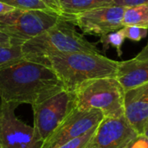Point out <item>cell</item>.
<instances>
[{"label":"cell","instance_id":"obj_1","mask_svg":"<svg viewBox=\"0 0 148 148\" xmlns=\"http://www.w3.org/2000/svg\"><path fill=\"white\" fill-rule=\"evenodd\" d=\"M64 89L48 65L23 59L0 69V100L19 105H36Z\"/></svg>","mask_w":148,"mask_h":148},{"label":"cell","instance_id":"obj_2","mask_svg":"<svg viewBox=\"0 0 148 148\" xmlns=\"http://www.w3.org/2000/svg\"><path fill=\"white\" fill-rule=\"evenodd\" d=\"M22 50L24 59L45 65L53 56L78 52L101 54L96 45L79 34L75 25L64 17L44 33L24 42Z\"/></svg>","mask_w":148,"mask_h":148},{"label":"cell","instance_id":"obj_3","mask_svg":"<svg viewBox=\"0 0 148 148\" xmlns=\"http://www.w3.org/2000/svg\"><path fill=\"white\" fill-rule=\"evenodd\" d=\"M47 65L55 71L64 89L74 93L87 81L116 77L119 62L101 54L78 52L50 56Z\"/></svg>","mask_w":148,"mask_h":148},{"label":"cell","instance_id":"obj_4","mask_svg":"<svg viewBox=\"0 0 148 148\" xmlns=\"http://www.w3.org/2000/svg\"><path fill=\"white\" fill-rule=\"evenodd\" d=\"M74 95L76 109H98L104 118L124 116L125 90L116 77L87 81L75 90Z\"/></svg>","mask_w":148,"mask_h":148},{"label":"cell","instance_id":"obj_5","mask_svg":"<svg viewBox=\"0 0 148 148\" xmlns=\"http://www.w3.org/2000/svg\"><path fill=\"white\" fill-rule=\"evenodd\" d=\"M63 16L57 12L40 10H15L0 16V29L23 42L56 24Z\"/></svg>","mask_w":148,"mask_h":148},{"label":"cell","instance_id":"obj_6","mask_svg":"<svg viewBox=\"0 0 148 148\" xmlns=\"http://www.w3.org/2000/svg\"><path fill=\"white\" fill-rule=\"evenodd\" d=\"M32 108L35 137L42 143L75 109V95L62 89L33 105Z\"/></svg>","mask_w":148,"mask_h":148},{"label":"cell","instance_id":"obj_7","mask_svg":"<svg viewBox=\"0 0 148 148\" xmlns=\"http://www.w3.org/2000/svg\"><path fill=\"white\" fill-rule=\"evenodd\" d=\"M103 119V114L98 109L79 110L75 108L62 124L42 143L40 148H59L97 127Z\"/></svg>","mask_w":148,"mask_h":148},{"label":"cell","instance_id":"obj_8","mask_svg":"<svg viewBox=\"0 0 148 148\" xmlns=\"http://www.w3.org/2000/svg\"><path fill=\"white\" fill-rule=\"evenodd\" d=\"M16 106L1 101L0 148H40L42 142L36 139L33 127L16 117Z\"/></svg>","mask_w":148,"mask_h":148},{"label":"cell","instance_id":"obj_9","mask_svg":"<svg viewBox=\"0 0 148 148\" xmlns=\"http://www.w3.org/2000/svg\"><path fill=\"white\" fill-rule=\"evenodd\" d=\"M125 7L111 5L93 9L66 18L84 33L100 36L122 29Z\"/></svg>","mask_w":148,"mask_h":148},{"label":"cell","instance_id":"obj_10","mask_svg":"<svg viewBox=\"0 0 148 148\" xmlns=\"http://www.w3.org/2000/svg\"><path fill=\"white\" fill-rule=\"evenodd\" d=\"M139 135L125 116L104 118L95 128L86 148H127Z\"/></svg>","mask_w":148,"mask_h":148},{"label":"cell","instance_id":"obj_11","mask_svg":"<svg viewBox=\"0 0 148 148\" xmlns=\"http://www.w3.org/2000/svg\"><path fill=\"white\" fill-rule=\"evenodd\" d=\"M124 116L130 126L142 134L148 122V82L125 91Z\"/></svg>","mask_w":148,"mask_h":148},{"label":"cell","instance_id":"obj_12","mask_svg":"<svg viewBox=\"0 0 148 148\" xmlns=\"http://www.w3.org/2000/svg\"><path fill=\"white\" fill-rule=\"evenodd\" d=\"M116 79L125 91L148 82V59L119 62Z\"/></svg>","mask_w":148,"mask_h":148},{"label":"cell","instance_id":"obj_13","mask_svg":"<svg viewBox=\"0 0 148 148\" xmlns=\"http://www.w3.org/2000/svg\"><path fill=\"white\" fill-rule=\"evenodd\" d=\"M114 0H57L61 15L64 18L93 9L114 5Z\"/></svg>","mask_w":148,"mask_h":148},{"label":"cell","instance_id":"obj_14","mask_svg":"<svg viewBox=\"0 0 148 148\" xmlns=\"http://www.w3.org/2000/svg\"><path fill=\"white\" fill-rule=\"evenodd\" d=\"M122 24L148 29V3L125 7Z\"/></svg>","mask_w":148,"mask_h":148},{"label":"cell","instance_id":"obj_15","mask_svg":"<svg viewBox=\"0 0 148 148\" xmlns=\"http://www.w3.org/2000/svg\"><path fill=\"white\" fill-rule=\"evenodd\" d=\"M18 10H40L57 12L61 15L57 0H0Z\"/></svg>","mask_w":148,"mask_h":148},{"label":"cell","instance_id":"obj_16","mask_svg":"<svg viewBox=\"0 0 148 148\" xmlns=\"http://www.w3.org/2000/svg\"><path fill=\"white\" fill-rule=\"evenodd\" d=\"M24 59L22 45L0 46V69Z\"/></svg>","mask_w":148,"mask_h":148},{"label":"cell","instance_id":"obj_17","mask_svg":"<svg viewBox=\"0 0 148 148\" xmlns=\"http://www.w3.org/2000/svg\"><path fill=\"white\" fill-rule=\"evenodd\" d=\"M125 39H126L125 36L121 34V32L119 29L117 31H114V32H112L108 35L101 36L100 42L103 44V47L105 49H108L109 45L114 47L116 49L118 56H121L122 55L121 47H122V44H123Z\"/></svg>","mask_w":148,"mask_h":148},{"label":"cell","instance_id":"obj_18","mask_svg":"<svg viewBox=\"0 0 148 148\" xmlns=\"http://www.w3.org/2000/svg\"><path fill=\"white\" fill-rule=\"evenodd\" d=\"M121 34L129 40L139 42L147 35L148 29L137 27V26H124L120 29Z\"/></svg>","mask_w":148,"mask_h":148},{"label":"cell","instance_id":"obj_19","mask_svg":"<svg viewBox=\"0 0 148 148\" xmlns=\"http://www.w3.org/2000/svg\"><path fill=\"white\" fill-rule=\"evenodd\" d=\"M95 128L92 129L91 131H89L88 133H87L86 134H84L79 138H76L75 140H72L67 142L66 144L62 145L59 148H86L88 143L89 142V140L91 139V137L94 134Z\"/></svg>","mask_w":148,"mask_h":148},{"label":"cell","instance_id":"obj_20","mask_svg":"<svg viewBox=\"0 0 148 148\" xmlns=\"http://www.w3.org/2000/svg\"><path fill=\"white\" fill-rule=\"evenodd\" d=\"M23 42L17 39H15L4 33L0 29V46H16V45H23Z\"/></svg>","mask_w":148,"mask_h":148},{"label":"cell","instance_id":"obj_21","mask_svg":"<svg viewBox=\"0 0 148 148\" xmlns=\"http://www.w3.org/2000/svg\"><path fill=\"white\" fill-rule=\"evenodd\" d=\"M127 148H148V139L143 134H140Z\"/></svg>","mask_w":148,"mask_h":148},{"label":"cell","instance_id":"obj_22","mask_svg":"<svg viewBox=\"0 0 148 148\" xmlns=\"http://www.w3.org/2000/svg\"><path fill=\"white\" fill-rule=\"evenodd\" d=\"M147 3H148V0H114V5L130 7V6H135V5Z\"/></svg>","mask_w":148,"mask_h":148},{"label":"cell","instance_id":"obj_23","mask_svg":"<svg viewBox=\"0 0 148 148\" xmlns=\"http://www.w3.org/2000/svg\"><path fill=\"white\" fill-rule=\"evenodd\" d=\"M15 10H16L15 7L0 1V16H3V15L11 12V11H14Z\"/></svg>","mask_w":148,"mask_h":148},{"label":"cell","instance_id":"obj_24","mask_svg":"<svg viewBox=\"0 0 148 148\" xmlns=\"http://www.w3.org/2000/svg\"><path fill=\"white\" fill-rule=\"evenodd\" d=\"M137 60H147L148 59V42L146 46L141 49V51L134 57Z\"/></svg>","mask_w":148,"mask_h":148},{"label":"cell","instance_id":"obj_25","mask_svg":"<svg viewBox=\"0 0 148 148\" xmlns=\"http://www.w3.org/2000/svg\"><path fill=\"white\" fill-rule=\"evenodd\" d=\"M142 134H143V135H145V136H146V137L148 139V122L147 123V125L145 126V127H144V130H143Z\"/></svg>","mask_w":148,"mask_h":148}]
</instances>
